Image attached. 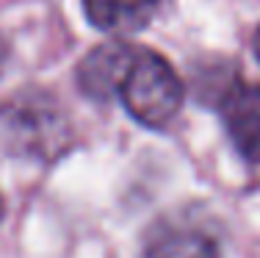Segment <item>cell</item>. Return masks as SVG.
Returning <instances> with one entry per match:
<instances>
[{
  "mask_svg": "<svg viewBox=\"0 0 260 258\" xmlns=\"http://www.w3.org/2000/svg\"><path fill=\"white\" fill-rule=\"evenodd\" d=\"M72 125L58 100L45 89L14 92L0 106V145L20 158L53 161L70 147Z\"/></svg>",
  "mask_w": 260,
  "mask_h": 258,
  "instance_id": "6da1fadb",
  "label": "cell"
},
{
  "mask_svg": "<svg viewBox=\"0 0 260 258\" xmlns=\"http://www.w3.org/2000/svg\"><path fill=\"white\" fill-rule=\"evenodd\" d=\"M119 97L136 122H141L144 128H164L180 114L185 83L160 53L139 47Z\"/></svg>",
  "mask_w": 260,
  "mask_h": 258,
  "instance_id": "7a4b0ae2",
  "label": "cell"
},
{
  "mask_svg": "<svg viewBox=\"0 0 260 258\" xmlns=\"http://www.w3.org/2000/svg\"><path fill=\"white\" fill-rule=\"evenodd\" d=\"M139 47L127 39H105L103 45L91 47L78 64V86L86 97L97 103H105L111 97H119V89L125 83L130 67L136 61Z\"/></svg>",
  "mask_w": 260,
  "mask_h": 258,
  "instance_id": "3957f363",
  "label": "cell"
},
{
  "mask_svg": "<svg viewBox=\"0 0 260 258\" xmlns=\"http://www.w3.org/2000/svg\"><path fill=\"white\" fill-rule=\"evenodd\" d=\"M219 114L235 150L249 164H260V86L235 78L219 97Z\"/></svg>",
  "mask_w": 260,
  "mask_h": 258,
  "instance_id": "277c9868",
  "label": "cell"
},
{
  "mask_svg": "<svg viewBox=\"0 0 260 258\" xmlns=\"http://www.w3.org/2000/svg\"><path fill=\"white\" fill-rule=\"evenodd\" d=\"M141 258H221L219 244L191 225H160L144 242Z\"/></svg>",
  "mask_w": 260,
  "mask_h": 258,
  "instance_id": "5b68a950",
  "label": "cell"
},
{
  "mask_svg": "<svg viewBox=\"0 0 260 258\" xmlns=\"http://www.w3.org/2000/svg\"><path fill=\"white\" fill-rule=\"evenodd\" d=\"M158 3L160 0H83V9L94 28L125 36L144 28L152 20Z\"/></svg>",
  "mask_w": 260,
  "mask_h": 258,
  "instance_id": "8992f818",
  "label": "cell"
},
{
  "mask_svg": "<svg viewBox=\"0 0 260 258\" xmlns=\"http://www.w3.org/2000/svg\"><path fill=\"white\" fill-rule=\"evenodd\" d=\"M255 56L260 61V28H257V34H255Z\"/></svg>",
  "mask_w": 260,
  "mask_h": 258,
  "instance_id": "52a82bcc",
  "label": "cell"
},
{
  "mask_svg": "<svg viewBox=\"0 0 260 258\" xmlns=\"http://www.w3.org/2000/svg\"><path fill=\"white\" fill-rule=\"evenodd\" d=\"M0 217H3V200H0Z\"/></svg>",
  "mask_w": 260,
  "mask_h": 258,
  "instance_id": "ba28073f",
  "label": "cell"
}]
</instances>
